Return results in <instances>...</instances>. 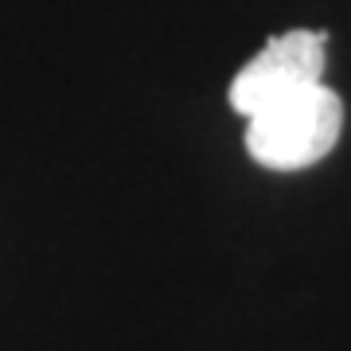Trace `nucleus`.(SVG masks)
<instances>
[{"instance_id":"nucleus-1","label":"nucleus","mask_w":351,"mask_h":351,"mask_svg":"<svg viewBox=\"0 0 351 351\" xmlns=\"http://www.w3.org/2000/svg\"><path fill=\"white\" fill-rule=\"evenodd\" d=\"M246 149L265 168H308L336 149L343 129V106L324 82L293 90L246 117Z\"/></svg>"},{"instance_id":"nucleus-2","label":"nucleus","mask_w":351,"mask_h":351,"mask_svg":"<svg viewBox=\"0 0 351 351\" xmlns=\"http://www.w3.org/2000/svg\"><path fill=\"white\" fill-rule=\"evenodd\" d=\"M324 75V36L320 32H285L269 39L250 63L230 82V106L250 117L269 101L285 98L293 90L320 82Z\"/></svg>"}]
</instances>
